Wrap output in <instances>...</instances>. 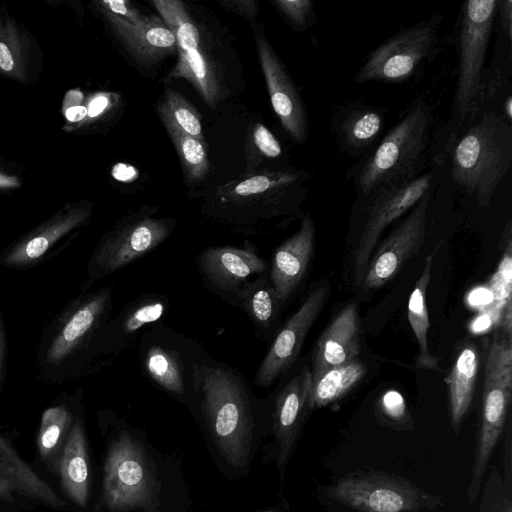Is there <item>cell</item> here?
I'll return each instance as SVG.
<instances>
[{"mask_svg": "<svg viewBox=\"0 0 512 512\" xmlns=\"http://www.w3.org/2000/svg\"><path fill=\"white\" fill-rule=\"evenodd\" d=\"M478 512H512V487H509L497 468L489 471L482 484Z\"/></svg>", "mask_w": 512, "mask_h": 512, "instance_id": "8d00e7d4", "label": "cell"}, {"mask_svg": "<svg viewBox=\"0 0 512 512\" xmlns=\"http://www.w3.org/2000/svg\"><path fill=\"white\" fill-rule=\"evenodd\" d=\"M479 369V353L474 344L464 345L445 378L451 426L458 434L473 400Z\"/></svg>", "mask_w": 512, "mask_h": 512, "instance_id": "83f0119b", "label": "cell"}, {"mask_svg": "<svg viewBox=\"0 0 512 512\" xmlns=\"http://www.w3.org/2000/svg\"><path fill=\"white\" fill-rule=\"evenodd\" d=\"M511 393L512 337L497 328L485 363L481 421L468 485L470 503L479 496L493 451L503 433Z\"/></svg>", "mask_w": 512, "mask_h": 512, "instance_id": "5b68a950", "label": "cell"}, {"mask_svg": "<svg viewBox=\"0 0 512 512\" xmlns=\"http://www.w3.org/2000/svg\"><path fill=\"white\" fill-rule=\"evenodd\" d=\"M196 263L206 285L232 305L238 291L252 277L268 270V263L252 245L209 247L199 253Z\"/></svg>", "mask_w": 512, "mask_h": 512, "instance_id": "e0dca14e", "label": "cell"}, {"mask_svg": "<svg viewBox=\"0 0 512 512\" xmlns=\"http://www.w3.org/2000/svg\"><path fill=\"white\" fill-rule=\"evenodd\" d=\"M438 243L434 250L426 257L419 279L408 302V320L419 345V356L416 366L424 369L438 370L439 360L428 350L427 335L429 330V317L426 304L427 287L431 279V270L434 257L440 247Z\"/></svg>", "mask_w": 512, "mask_h": 512, "instance_id": "f1b7e54d", "label": "cell"}, {"mask_svg": "<svg viewBox=\"0 0 512 512\" xmlns=\"http://www.w3.org/2000/svg\"><path fill=\"white\" fill-rule=\"evenodd\" d=\"M263 401L235 368L208 355L197 367L195 405L224 460L234 468L252 456Z\"/></svg>", "mask_w": 512, "mask_h": 512, "instance_id": "6da1fadb", "label": "cell"}, {"mask_svg": "<svg viewBox=\"0 0 512 512\" xmlns=\"http://www.w3.org/2000/svg\"><path fill=\"white\" fill-rule=\"evenodd\" d=\"M441 14L404 28L366 56L354 75L357 83H402L412 78L438 48Z\"/></svg>", "mask_w": 512, "mask_h": 512, "instance_id": "30bf717a", "label": "cell"}, {"mask_svg": "<svg viewBox=\"0 0 512 512\" xmlns=\"http://www.w3.org/2000/svg\"><path fill=\"white\" fill-rule=\"evenodd\" d=\"M169 309L168 298L160 293L141 294L110 316L101 328L96 342L99 370L112 363L148 327L158 323Z\"/></svg>", "mask_w": 512, "mask_h": 512, "instance_id": "2e32d148", "label": "cell"}, {"mask_svg": "<svg viewBox=\"0 0 512 512\" xmlns=\"http://www.w3.org/2000/svg\"><path fill=\"white\" fill-rule=\"evenodd\" d=\"M496 15L499 19L500 31L504 40L511 46L512 42V1L497 0Z\"/></svg>", "mask_w": 512, "mask_h": 512, "instance_id": "7bdbcfd3", "label": "cell"}, {"mask_svg": "<svg viewBox=\"0 0 512 512\" xmlns=\"http://www.w3.org/2000/svg\"><path fill=\"white\" fill-rule=\"evenodd\" d=\"M221 4L226 9L249 18H254L259 12L257 2L254 0H226L221 1Z\"/></svg>", "mask_w": 512, "mask_h": 512, "instance_id": "f6af8a7d", "label": "cell"}, {"mask_svg": "<svg viewBox=\"0 0 512 512\" xmlns=\"http://www.w3.org/2000/svg\"><path fill=\"white\" fill-rule=\"evenodd\" d=\"M503 479L512 487V432L510 420L507 422L506 434L503 444Z\"/></svg>", "mask_w": 512, "mask_h": 512, "instance_id": "ee69618b", "label": "cell"}, {"mask_svg": "<svg viewBox=\"0 0 512 512\" xmlns=\"http://www.w3.org/2000/svg\"><path fill=\"white\" fill-rule=\"evenodd\" d=\"M113 307V290L81 292L47 324L36 353L38 378L62 383L99 370L96 342Z\"/></svg>", "mask_w": 512, "mask_h": 512, "instance_id": "7a4b0ae2", "label": "cell"}, {"mask_svg": "<svg viewBox=\"0 0 512 512\" xmlns=\"http://www.w3.org/2000/svg\"><path fill=\"white\" fill-rule=\"evenodd\" d=\"M273 3L297 28L305 29L315 21L314 6L310 0H275Z\"/></svg>", "mask_w": 512, "mask_h": 512, "instance_id": "ab89813d", "label": "cell"}, {"mask_svg": "<svg viewBox=\"0 0 512 512\" xmlns=\"http://www.w3.org/2000/svg\"><path fill=\"white\" fill-rule=\"evenodd\" d=\"M21 185L19 178L0 166V189H12Z\"/></svg>", "mask_w": 512, "mask_h": 512, "instance_id": "c3c4849f", "label": "cell"}, {"mask_svg": "<svg viewBox=\"0 0 512 512\" xmlns=\"http://www.w3.org/2000/svg\"><path fill=\"white\" fill-rule=\"evenodd\" d=\"M504 118L509 121L510 123H512V97L511 96H508L505 100H504V104H503V114Z\"/></svg>", "mask_w": 512, "mask_h": 512, "instance_id": "f907efd6", "label": "cell"}, {"mask_svg": "<svg viewBox=\"0 0 512 512\" xmlns=\"http://www.w3.org/2000/svg\"><path fill=\"white\" fill-rule=\"evenodd\" d=\"M386 123L382 107L353 102L335 111L331 125L338 148L351 157H362L379 140Z\"/></svg>", "mask_w": 512, "mask_h": 512, "instance_id": "7402d4cb", "label": "cell"}, {"mask_svg": "<svg viewBox=\"0 0 512 512\" xmlns=\"http://www.w3.org/2000/svg\"><path fill=\"white\" fill-rule=\"evenodd\" d=\"M141 367L155 385L188 405H195V375L209 355L193 339L156 323L140 336Z\"/></svg>", "mask_w": 512, "mask_h": 512, "instance_id": "52a82bcc", "label": "cell"}, {"mask_svg": "<svg viewBox=\"0 0 512 512\" xmlns=\"http://www.w3.org/2000/svg\"><path fill=\"white\" fill-rule=\"evenodd\" d=\"M161 119L176 147L187 180L197 182L203 179L210 167L204 142L185 134L168 119Z\"/></svg>", "mask_w": 512, "mask_h": 512, "instance_id": "836d02e7", "label": "cell"}, {"mask_svg": "<svg viewBox=\"0 0 512 512\" xmlns=\"http://www.w3.org/2000/svg\"><path fill=\"white\" fill-rule=\"evenodd\" d=\"M253 139L259 151L269 158H276L282 153L280 143L261 123H257L253 129Z\"/></svg>", "mask_w": 512, "mask_h": 512, "instance_id": "b9f144b4", "label": "cell"}, {"mask_svg": "<svg viewBox=\"0 0 512 512\" xmlns=\"http://www.w3.org/2000/svg\"><path fill=\"white\" fill-rule=\"evenodd\" d=\"M87 116V107L82 105L71 106L65 109V117L69 122H79Z\"/></svg>", "mask_w": 512, "mask_h": 512, "instance_id": "681fc988", "label": "cell"}, {"mask_svg": "<svg viewBox=\"0 0 512 512\" xmlns=\"http://www.w3.org/2000/svg\"><path fill=\"white\" fill-rule=\"evenodd\" d=\"M178 62L169 76L190 81L211 107L219 96V87L212 66L199 49L178 50Z\"/></svg>", "mask_w": 512, "mask_h": 512, "instance_id": "1f68e13d", "label": "cell"}, {"mask_svg": "<svg viewBox=\"0 0 512 512\" xmlns=\"http://www.w3.org/2000/svg\"><path fill=\"white\" fill-rule=\"evenodd\" d=\"M303 177L295 173H278L274 175H258L238 183L231 195L238 197H250L259 195L276 187L295 184Z\"/></svg>", "mask_w": 512, "mask_h": 512, "instance_id": "74e56055", "label": "cell"}, {"mask_svg": "<svg viewBox=\"0 0 512 512\" xmlns=\"http://www.w3.org/2000/svg\"><path fill=\"white\" fill-rule=\"evenodd\" d=\"M327 495L358 512H420L442 505L441 497L411 481L370 469L341 477L328 487Z\"/></svg>", "mask_w": 512, "mask_h": 512, "instance_id": "ba28073f", "label": "cell"}, {"mask_svg": "<svg viewBox=\"0 0 512 512\" xmlns=\"http://www.w3.org/2000/svg\"><path fill=\"white\" fill-rule=\"evenodd\" d=\"M160 117L171 121L179 130L204 142L202 124L197 110L174 90H166L158 106Z\"/></svg>", "mask_w": 512, "mask_h": 512, "instance_id": "d590c367", "label": "cell"}, {"mask_svg": "<svg viewBox=\"0 0 512 512\" xmlns=\"http://www.w3.org/2000/svg\"><path fill=\"white\" fill-rule=\"evenodd\" d=\"M110 97L106 93H100L95 95L89 101L87 106V118L93 119L97 118L101 114H103L108 107L110 106Z\"/></svg>", "mask_w": 512, "mask_h": 512, "instance_id": "bcb514c9", "label": "cell"}, {"mask_svg": "<svg viewBox=\"0 0 512 512\" xmlns=\"http://www.w3.org/2000/svg\"><path fill=\"white\" fill-rule=\"evenodd\" d=\"M257 46L273 110L289 136L302 144L309 130L304 102L270 44L259 37Z\"/></svg>", "mask_w": 512, "mask_h": 512, "instance_id": "d6986e66", "label": "cell"}, {"mask_svg": "<svg viewBox=\"0 0 512 512\" xmlns=\"http://www.w3.org/2000/svg\"><path fill=\"white\" fill-rule=\"evenodd\" d=\"M264 512H276V511H274V510H266Z\"/></svg>", "mask_w": 512, "mask_h": 512, "instance_id": "816d5d0a", "label": "cell"}, {"mask_svg": "<svg viewBox=\"0 0 512 512\" xmlns=\"http://www.w3.org/2000/svg\"><path fill=\"white\" fill-rule=\"evenodd\" d=\"M330 294V283L314 285L299 308L278 329L255 375V384L270 387L293 366L306 336L323 310Z\"/></svg>", "mask_w": 512, "mask_h": 512, "instance_id": "4fadbf2b", "label": "cell"}, {"mask_svg": "<svg viewBox=\"0 0 512 512\" xmlns=\"http://www.w3.org/2000/svg\"><path fill=\"white\" fill-rule=\"evenodd\" d=\"M315 247V225L309 214L299 229L272 256L269 280L283 307L289 302L307 274Z\"/></svg>", "mask_w": 512, "mask_h": 512, "instance_id": "ffe728a7", "label": "cell"}, {"mask_svg": "<svg viewBox=\"0 0 512 512\" xmlns=\"http://www.w3.org/2000/svg\"><path fill=\"white\" fill-rule=\"evenodd\" d=\"M127 49L139 60L157 61L177 49L175 36L159 18L145 17L132 25L118 17L103 12Z\"/></svg>", "mask_w": 512, "mask_h": 512, "instance_id": "cb8c5ba5", "label": "cell"}, {"mask_svg": "<svg viewBox=\"0 0 512 512\" xmlns=\"http://www.w3.org/2000/svg\"><path fill=\"white\" fill-rule=\"evenodd\" d=\"M511 162L512 123L496 111L484 110L457 138L451 152V174L458 187L486 207Z\"/></svg>", "mask_w": 512, "mask_h": 512, "instance_id": "3957f363", "label": "cell"}, {"mask_svg": "<svg viewBox=\"0 0 512 512\" xmlns=\"http://www.w3.org/2000/svg\"><path fill=\"white\" fill-rule=\"evenodd\" d=\"M154 478L140 443L123 431L112 441L104 466L103 501L113 512L148 508Z\"/></svg>", "mask_w": 512, "mask_h": 512, "instance_id": "8fae6325", "label": "cell"}, {"mask_svg": "<svg viewBox=\"0 0 512 512\" xmlns=\"http://www.w3.org/2000/svg\"><path fill=\"white\" fill-rule=\"evenodd\" d=\"M361 352V321L355 303L345 306L320 335L312 360L311 376L345 365Z\"/></svg>", "mask_w": 512, "mask_h": 512, "instance_id": "44dd1931", "label": "cell"}, {"mask_svg": "<svg viewBox=\"0 0 512 512\" xmlns=\"http://www.w3.org/2000/svg\"><path fill=\"white\" fill-rule=\"evenodd\" d=\"M99 6L102 12L118 17L132 25L141 23L146 17L141 15V13L126 0L101 1L99 2Z\"/></svg>", "mask_w": 512, "mask_h": 512, "instance_id": "60d3db41", "label": "cell"}, {"mask_svg": "<svg viewBox=\"0 0 512 512\" xmlns=\"http://www.w3.org/2000/svg\"><path fill=\"white\" fill-rule=\"evenodd\" d=\"M496 12L497 0H469L462 4L452 118L464 126L482 112L485 101L484 64Z\"/></svg>", "mask_w": 512, "mask_h": 512, "instance_id": "8992f818", "label": "cell"}, {"mask_svg": "<svg viewBox=\"0 0 512 512\" xmlns=\"http://www.w3.org/2000/svg\"><path fill=\"white\" fill-rule=\"evenodd\" d=\"M15 497L36 500L52 508L66 505L0 435V500L14 502Z\"/></svg>", "mask_w": 512, "mask_h": 512, "instance_id": "603a6c76", "label": "cell"}, {"mask_svg": "<svg viewBox=\"0 0 512 512\" xmlns=\"http://www.w3.org/2000/svg\"><path fill=\"white\" fill-rule=\"evenodd\" d=\"M152 214L148 210L127 217L100 238L89 257L82 292L140 259L168 238L175 221L154 218Z\"/></svg>", "mask_w": 512, "mask_h": 512, "instance_id": "9c48e42d", "label": "cell"}, {"mask_svg": "<svg viewBox=\"0 0 512 512\" xmlns=\"http://www.w3.org/2000/svg\"><path fill=\"white\" fill-rule=\"evenodd\" d=\"M429 200L430 191L412 207L406 218L372 254L360 284L363 290L384 286L400 272L410 258L419 253L426 236Z\"/></svg>", "mask_w": 512, "mask_h": 512, "instance_id": "9a60e30c", "label": "cell"}, {"mask_svg": "<svg viewBox=\"0 0 512 512\" xmlns=\"http://www.w3.org/2000/svg\"><path fill=\"white\" fill-rule=\"evenodd\" d=\"M152 4L162 17L164 24L176 38L178 50L197 49L199 30L179 0H153Z\"/></svg>", "mask_w": 512, "mask_h": 512, "instance_id": "e575fe53", "label": "cell"}, {"mask_svg": "<svg viewBox=\"0 0 512 512\" xmlns=\"http://www.w3.org/2000/svg\"><path fill=\"white\" fill-rule=\"evenodd\" d=\"M365 373L366 368L358 359L325 371L312 380L310 409L322 408L339 400L363 378Z\"/></svg>", "mask_w": 512, "mask_h": 512, "instance_id": "4dcf8cb0", "label": "cell"}, {"mask_svg": "<svg viewBox=\"0 0 512 512\" xmlns=\"http://www.w3.org/2000/svg\"><path fill=\"white\" fill-rule=\"evenodd\" d=\"M432 124L431 106L423 97L414 99L404 116L361 162L353 179L358 197L410 181L426 162Z\"/></svg>", "mask_w": 512, "mask_h": 512, "instance_id": "277c9868", "label": "cell"}, {"mask_svg": "<svg viewBox=\"0 0 512 512\" xmlns=\"http://www.w3.org/2000/svg\"><path fill=\"white\" fill-rule=\"evenodd\" d=\"M71 395H64L61 401L48 407L42 414L37 444L43 458H50L69 430L76 418L69 403Z\"/></svg>", "mask_w": 512, "mask_h": 512, "instance_id": "d6a6232c", "label": "cell"}, {"mask_svg": "<svg viewBox=\"0 0 512 512\" xmlns=\"http://www.w3.org/2000/svg\"><path fill=\"white\" fill-rule=\"evenodd\" d=\"M6 352H7V339L5 323L0 311V387L4 380L5 375V364H6Z\"/></svg>", "mask_w": 512, "mask_h": 512, "instance_id": "7dc6e473", "label": "cell"}, {"mask_svg": "<svg viewBox=\"0 0 512 512\" xmlns=\"http://www.w3.org/2000/svg\"><path fill=\"white\" fill-rule=\"evenodd\" d=\"M503 248L500 262L492 275L488 288L491 301L482 307L481 317L486 318L489 324L498 327L504 309L512 304V225L509 221L504 228L500 240Z\"/></svg>", "mask_w": 512, "mask_h": 512, "instance_id": "f546056e", "label": "cell"}, {"mask_svg": "<svg viewBox=\"0 0 512 512\" xmlns=\"http://www.w3.org/2000/svg\"><path fill=\"white\" fill-rule=\"evenodd\" d=\"M433 174L425 173L410 181L381 188L365 198L367 215L354 254V276L360 285L376 244L388 225L401 217L430 191Z\"/></svg>", "mask_w": 512, "mask_h": 512, "instance_id": "7c38bea8", "label": "cell"}, {"mask_svg": "<svg viewBox=\"0 0 512 512\" xmlns=\"http://www.w3.org/2000/svg\"><path fill=\"white\" fill-rule=\"evenodd\" d=\"M92 206L86 201L68 203L43 223L22 235L0 254V265L25 270L39 265L56 252L58 245L85 226Z\"/></svg>", "mask_w": 512, "mask_h": 512, "instance_id": "5bb4252c", "label": "cell"}, {"mask_svg": "<svg viewBox=\"0 0 512 512\" xmlns=\"http://www.w3.org/2000/svg\"><path fill=\"white\" fill-rule=\"evenodd\" d=\"M38 64L30 34L0 6V73L24 84L32 80Z\"/></svg>", "mask_w": 512, "mask_h": 512, "instance_id": "d4e9b609", "label": "cell"}, {"mask_svg": "<svg viewBox=\"0 0 512 512\" xmlns=\"http://www.w3.org/2000/svg\"><path fill=\"white\" fill-rule=\"evenodd\" d=\"M312 376L309 366L303 367L279 390L272 414L277 465L283 474L310 409Z\"/></svg>", "mask_w": 512, "mask_h": 512, "instance_id": "ac0fdd59", "label": "cell"}, {"mask_svg": "<svg viewBox=\"0 0 512 512\" xmlns=\"http://www.w3.org/2000/svg\"><path fill=\"white\" fill-rule=\"evenodd\" d=\"M59 462L63 490L78 506L85 507L89 495V461L82 420L76 416L64 443Z\"/></svg>", "mask_w": 512, "mask_h": 512, "instance_id": "4316f807", "label": "cell"}, {"mask_svg": "<svg viewBox=\"0 0 512 512\" xmlns=\"http://www.w3.org/2000/svg\"><path fill=\"white\" fill-rule=\"evenodd\" d=\"M379 411L384 421L397 429H409L410 417L402 395L396 390L386 391L379 401Z\"/></svg>", "mask_w": 512, "mask_h": 512, "instance_id": "f35d334b", "label": "cell"}, {"mask_svg": "<svg viewBox=\"0 0 512 512\" xmlns=\"http://www.w3.org/2000/svg\"><path fill=\"white\" fill-rule=\"evenodd\" d=\"M234 306L244 310L261 341L274 338L284 307L267 274L247 282L236 294Z\"/></svg>", "mask_w": 512, "mask_h": 512, "instance_id": "484cf974", "label": "cell"}]
</instances>
